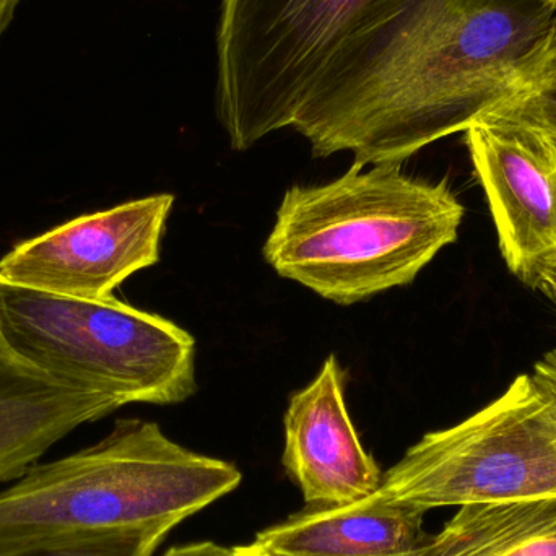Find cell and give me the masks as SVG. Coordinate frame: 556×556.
Listing matches in <instances>:
<instances>
[{"instance_id":"6da1fadb","label":"cell","mask_w":556,"mask_h":556,"mask_svg":"<svg viewBox=\"0 0 556 556\" xmlns=\"http://www.w3.org/2000/svg\"><path fill=\"white\" fill-rule=\"evenodd\" d=\"M556 54L552 0H418L342 93L294 121L316 159L401 165L466 132Z\"/></svg>"},{"instance_id":"7a4b0ae2","label":"cell","mask_w":556,"mask_h":556,"mask_svg":"<svg viewBox=\"0 0 556 556\" xmlns=\"http://www.w3.org/2000/svg\"><path fill=\"white\" fill-rule=\"evenodd\" d=\"M241 480L235 464L181 446L155 421L117 420L93 446L36 464L0 492V556L173 531Z\"/></svg>"},{"instance_id":"3957f363","label":"cell","mask_w":556,"mask_h":556,"mask_svg":"<svg viewBox=\"0 0 556 556\" xmlns=\"http://www.w3.org/2000/svg\"><path fill=\"white\" fill-rule=\"evenodd\" d=\"M466 208L446 181L401 165L350 166L319 186H291L263 248L278 276L342 306L410 285L450 244Z\"/></svg>"},{"instance_id":"277c9868","label":"cell","mask_w":556,"mask_h":556,"mask_svg":"<svg viewBox=\"0 0 556 556\" xmlns=\"http://www.w3.org/2000/svg\"><path fill=\"white\" fill-rule=\"evenodd\" d=\"M414 0H224L217 114L231 149L287 129L327 68Z\"/></svg>"},{"instance_id":"5b68a950","label":"cell","mask_w":556,"mask_h":556,"mask_svg":"<svg viewBox=\"0 0 556 556\" xmlns=\"http://www.w3.org/2000/svg\"><path fill=\"white\" fill-rule=\"evenodd\" d=\"M0 329L42 371L127 404H181L198 391L195 340L116 296L80 300L0 278Z\"/></svg>"},{"instance_id":"8992f818","label":"cell","mask_w":556,"mask_h":556,"mask_svg":"<svg viewBox=\"0 0 556 556\" xmlns=\"http://www.w3.org/2000/svg\"><path fill=\"white\" fill-rule=\"evenodd\" d=\"M379 492L425 511L556 495L554 402L519 375L482 410L425 434Z\"/></svg>"},{"instance_id":"52a82bcc","label":"cell","mask_w":556,"mask_h":556,"mask_svg":"<svg viewBox=\"0 0 556 556\" xmlns=\"http://www.w3.org/2000/svg\"><path fill=\"white\" fill-rule=\"evenodd\" d=\"M175 195L155 194L81 215L16 244L0 260V278L59 296L104 300L160 261Z\"/></svg>"},{"instance_id":"ba28073f","label":"cell","mask_w":556,"mask_h":556,"mask_svg":"<svg viewBox=\"0 0 556 556\" xmlns=\"http://www.w3.org/2000/svg\"><path fill=\"white\" fill-rule=\"evenodd\" d=\"M467 149L513 276L538 290L556 256V136L492 111L466 130Z\"/></svg>"},{"instance_id":"9c48e42d","label":"cell","mask_w":556,"mask_h":556,"mask_svg":"<svg viewBox=\"0 0 556 556\" xmlns=\"http://www.w3.org/2000/svg\"><path fill=\"white\" fill-rule=\"evenodd\" d=\"M346 372L329 355L285 412L283 466L307 505L340 506L379 492L384 473L366 453L345 402Z\"/></svg>"},{"instance_id":"30bf717a","label":"cell","mask_w":556,"mask_h":556,"mask_svg":"<svg viewBox=\"0 0 556 556\" xmlns=\"http://www.w3.org/2000/svg\"><path fill=\"white\" fill-rule=\"evenodd\" d=\"M119 408L98 392L42 371L16 353L0 329V483L20 479L72 431Z\"/></svg>"},{"instance_id":"8fae6325","label":"cell","mask_w":556,"mask_h":556,"mask_svg":"<svg viewBox=\"0 0 556 556\" xmlns=\"http://www.w3.org/2000/svg\"><path fill=\"white\" fill-rule=\"evenodd\" d=\"M425 515L376 492L291 516L260 532L250 548L257 556H418L430 539Z\"/></svg>"},{"instance_id":"7c38bea8","label":"cell","mask_w":556,"mask_h":556,"mask_svg":"<svg viewBox=\"0 0 556 556\" xmlns=\"http://www.w3.org/2000/svg\"><path fill=\"white\" fill-rule=\"evenodd\" d=\"M418 556H556V495L463 506Z\"/></svg>"},{"instance_id":"4fadbf2b","label":"cell","mask_w":556,"mask_h":556,"mask_svg":"<svg viewBox=\"0 0 556 556\" xmlns=\"http://www.w3.org/2000/svg\"><path fill=\"white\" fill-rule=\"evenodd\" d=\"M493 111L556 136V54L534 80Z\"/></svg>"},{"instance_id":"5bb4252c","label":"cell","mask_w":556,"mask_h":556,"mask_svg":"<svg viewBox=\"0 0 556 556\" xmlns=\"http://www.w3.org/2000/svg\"><path fill=\"white\" fill-rule=\"evenodd\" d=\"M169 532V529L163 528L127 532L31 556H153Z\"/></svg>"},{"instance_id":"9a60e30c","label":"cell","mask_w":556,"mask_h":556,"mask_svg":"<svg viewBox=\"0 0 556 556\" xmlns=\"http://www.w3.org/2000/svg\"><path fill=\"white\" fill-rule=\"evenodd\" d=\"M532 379L541 391L554 402L556 407V349L545 353L538 363H535Z\"/></svg>"},{"instance_id":"2e32d148","label":"cell","mask_w":556,"mask_h":556,"mask_svg":"<svg viewBox=\"0 0 556 556\" xmlns=\"http://www.w3.org/2000/svg\"><path fill=\"white\" fill-rule=\"evenodd\" d=\"M163 556H237V554L235 548H227L214 542H198V544L169 548Z\"/></svg>"},{"instance_id":"e0dca14e","label":"cell","mask_w":556,"mask_h":556,"mask_svg":"<svg viewBox=\"0 0 556 556\" xmlns=\"http://www.w3.org/2000/svg\"><path fill=\"white\" fill-rule=\"evenodd\" d=\"M538 290L544 291L556 307V256L551 257L542 267Z\"/></svg>"},{"instance_id":"ac0fdd59","label":"cell","mask_w":556,"mask_h":556,"mask_svg":"<svg viewBox=\"0 0 556 556\" xmlns=\"http://www.w3.org/2000/svg\"><path fill=\"white\" fill-rule=\"evenodd\" d=\"M18 3L20 0H0V36L3 35L7 26L12 22L13 13H15Z\"/></svg>"},{"instance_id":"d6986e66","label":"cell","mask_w":556,"mask_h":556,"mask_svg":"<svg viewBox=\"0 0 556 556\" xmlns=\"http://www.w3.org/2000/svg\"><path fill=\"white\" fill-rule=\"evenodd\" d=\"M235 554H237V556H257L253 551H251L250 545L235 548Z\"/></svg>"},{"instance_id":"ffe728a7","label":"cell","mask_w":556,"mask_h":556,"mask_svg":"<svg viewBox=\"0 0 556 556\" xmlns=\"http://www.w3.org/2000/svg\"><path fill=\"white\" fill-rule=\"evenodd\" d=\"M552 2H555V3H556V0H552Z\"/></svg>"}]
</instances>
